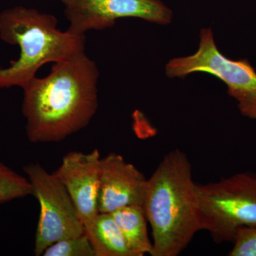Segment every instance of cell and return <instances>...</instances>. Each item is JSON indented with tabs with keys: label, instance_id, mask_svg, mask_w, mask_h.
<instances>
[{
	"label": "cell",
	"instance_id": "10",
	"mask_svg": "<svg viewBox=\"0 0 256 256\" xmlns=\"http://www.w3.org/2000/svg\"><path fill=\"white\" fill-rule=\"evenodd\" d=\"M95 256H136L110 213H98L84 224Z\"/></svg>",
	"mask_w": 256,
	"mask_h": 256
},
{
	"label": "cell",
	"instance_id": "4",
	"mask_svg": "<svg viewBox=\"0 0 256 256\" xmlns=\"http://www.w3.org/2000/svg\"><path fill=\"white\" fill-rule=\"evenodd\" d=\"M195 195L200 228L217 244L233 242L242 227H256V172L196 183Z\"/></svg>",
	"mask_w": 256,
	"mask_h": 256
},
{
	"label": "cell",
	"instance_id": "6",
	"mask_svg": "<svg viewBox=\"0 0 256 256\" xmlns=\"http://www.w3.org/2000/svg\"><path fill=\"white\" fill-rule=\"evenodd\" d=\"M24 171L31 184L32 194L40 206L34 252L42 256L52 244L86 234L74 202L60 180L38 164H30Z\"/></svg>",
	"mask_w": 256,
	"mask_h": 256
},
{
	"label": "cell",
	"instance_id": "13",
	"mask_svg": "<svg viewBox=\"0 0 256 256\" xmlns=\"http://www.w3.org/2000/svg\"><path fill=\"white\" fill-rule=\"evenodd\" d=\"M44 256H95L94 248L87 234L62 239L50 245Z\"/></svg>",
	"mask_w": 256,
	"mask_h": 256
},
{
	"label": "cell",
	"instance_id": "5",
	"mask_svg": "<svg viewBox=\"0 0 256 256\" xmlns=\"http://www.w3.org/2000/svg\"><path fill=\"white\" fill-rule=\"evenodd\" d=\"M195 72L210 74L225 82L229 96L236 100L240 114L256 120V72L246 60H232L216 46L213 33L204 28L194 54L174 58L166 66L170 78L184 77Z\"/></svg>",
	"mask_w": 256,
	"mask_h": 256
},
{
	"label": "cell",
	"instance_id": "2",
	"mask_svg": "<svg viewBox=\"0 0 256 256\" xmlns=\"http://www.w3.org/2000/svg\"><path fill=\"white\" fill-rule=\"evenodd\" d=\"M192 164L170 151L148 180L144 207L152 233V256H178L200 232Z\"/></svg>",
	"mask_w": 256,
	"mask_h": 256
},
{
	"label": "cell",
	"instance_id": "9",
	"mask_svg": "<svg viewBox=\"0 0 256 256\" xmlns=\"http://www.w3.org/2000/svg\"><path fill=\"white\" fill-rule=\"evenodd\" d=\"M148 180L120 154L101 158L98 210L111 213L122 207L144 204Z\"/></svg>",
	"mask_w": 256,
	"mask_h": 256
},
{
	"label": "cell",
	"instance_id": "1",
	"mask_svg": "<svg viewBox=\"0 0 256 256\" xmlns=\"http://www.w3.org/2000/svg\"><path fill=\"white\" fill-rule=\"evenodd\" d=\"M97 65L85 52L56 62L44 78L22 88L26 133L33 143L64 140L86 127L97 112Z\"/></svg>",
	"mask_w": 256,
	"mask_h": 256
},
{
	"label": "cell",
	"instance_id": "7",
	"mask_svg": "<svg viewBox=\"0 0 256 256\" xmlns=\"http://www.w3.org/2000/svg\"><path fill=\"white\" fill-rule=\"evenodd\" d=\"M64 4L68 30L78 34L111 28L121 18L168 24L172 16L171 10L160 0H68Z\"/></svg>",
	"mask_w": 256,
	"mask_h": 256
},
{
	"label": "cell",
	"instance_id": "3",
	"mask_svg": "<svg viewBox=\"0 0 256 256\" xmlns=\"http://www.w3.org/2000/svg\"><path fill=\"white\" fill-rule=\"evenodd\" d=\"M0 38L21 50L18 60L0 69L1 88H23L44 64L70 60L85 52V35L62 32L53 15L22 6L0 14Z\"/></svg>",
	"mask_w": 256,
	"mask_h": 256
},
{
	"label": "cell",
	"instance_id": "8",
	"mask_svg": "<svg viewBox=\"0 0 256 256\" xmlns=\"http://www.w3.org/2000/svg\"><path fill=\"white\" fill-rule=\"evenodd\" d=\"M100 160L97 149L90 153L70 152L54 172L66 188L84 226L99 213Z\"/></svg>",
	"mask_w": 256,
	"mask_h": 256
},
{
	"label": "cell",
	"instance_id": "15",
	"mask_svg": "<svg viewBox=\"0 0 256 256\" xmlns=\"http://www.w3.org/2000/svg\"><path fill=\"white\" fill-rule=\"evenodd\" d=\"M60 2H62L64 3V4H65L66 2H67L68 1V0H60Z\"/></svg>",
	"mask_w": 256,
	"mask_h": 256
},
{
	"label": "cell",
	"instance_id": "12",
	"mask_svg": "<svg viewBox=\"0 0 256 256\" xmlns=\"http://www.w3.org/2000/svg\"><path fill=\"white\" fill-rule=\"evenodd\" d=\"M30 194L31 184L28 178L18 174L0 162V204Z\"/></svg>",
	"mask_w": 256,
	"mask_h": 256
},
{
	"label": "cell",
	"instance_id": "11",
	"mask_svg": "<svg viewBox=\"0 0 256 256\" xmlns=\"http://www.w3.org/2000/svg\"><path fill=\"white\" fill-rule=\"evenodd\" d=\"M128 247L136 256H151L152 242L148 236L146 217L142 206L122 207L111 212Z\"/></svg>",
	"mask_w": 256,
	"mask_h": 256
},
{
	"label": "cell",
	"instance_id": "14",
	"mask_svg": "<svg viewBox=\"0 0 256 256\" xmlns=\"http://www.w3.org/2000/svg\"><path fill=\"white\" fill-rule=\"evenodd\" d=\"M229 256H256V227H242L234 240Z\"/></svg>",
	"mask_w": 256,
	"mask_h": 256
}]
</instances>
